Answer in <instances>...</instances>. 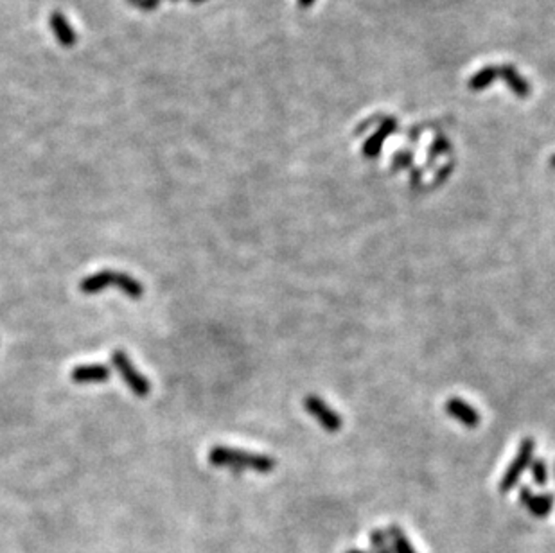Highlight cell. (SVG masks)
<instances>
[{
  "mask_svg": "<svg viewBox=\"0 0 555 553\" xmlns=\"http://www.w3.org/2000/svg\"><path fill=\"white\" fill-rule=\"evenodd\" d=\"M412 165V155L410 153H397L394 157V165H392V169L394 171H401V169H407Z\"/></svg>",
  "mask_w": 555,
  "mask_h": 553,
  "instance_id": "e0dca14e",
  "label": "cell"
},
{
  "mask_svg": "<svg viewBox=\"0 0 555 553\" xmlns=\"http://www.w3.org/2000/svg\"><path fill=\"white\" fill-rule=\"evenodd\" d=\"M193 4H201V2H205V0H190Z\"/></svg>",
  "mask_w": 555,
  "mask_h": 553,
  "instance_id": "603a6c76",
  "label": "cell"
},
{
  "mask_svg": "<svg viewBox=\"0 0 555 553\" xmlns=\"http://www.w3.org/2000/svg\"><path fill=\"white\" fill-rule=\"evenodd\" d=\"M498 78L507 83L509 88L512 90V94L519 99H529L532 94V86L529 81L521 78L518 68L512 65H499L498 67Z\"/></svg>",
  "mask_w": 555,
  "mask_h": 553,
  "instance_id": "30bf717a",
  "label": "cell"
},
{
  "mask_svg": "<svg viewBox=\"0 0 555 553\" xmlns=\"http://www.w3.org/2000/svg\"><path fill=\"white\" fill-rule=\"evenodd\" d=\"M374 553H394V552H392L390 546H383V548H380L377 552H374Z\"/></svg>",
  "mask_w": 555,
  "mask_h": 553,
  "instance_id": "44dd1931",
  "label": "cell"
},
{
  "mask_svg": "<svg viewBox=\"0 0 555 553\" xmlns=\"http://www.w3.org/2000/svg\"><path fill=\"white\" fill-rule=\"evenodd\" d=\"M494 79H498V67H494V65H487V67L480 68L474 76H471L467 86H469L473 92H480V90L489 88V86L494 83Z\"/></svg>",
  "mask_w": 555,
  "mask_h": 553,
  "instance_id": "7c38bea8",
  "label": "cell"
},
{
  "mask_svg": "<svg viewBox=\"0 0 555 553\" xmlns=\"http://www.w3.org/2000/svg\"><path fill=\"white\" fill-rule=\"evenodd\" d=\"M554 475H555V469H554Z\"/></svg>",
  "mask_w": 555,
  "mask_h": 553,
  "instance_id": "d4e9b609",
  "label": "cell"
},
{
  "mask_svg": "<svg viewBox=\"0 0 555 553\" xmlns=\"http://www.w3.org/2000/svg\"><path fill=\"white\" fill-rule=\"evenodd\" d=\"M128 2H130V4H133V6L138 4V0H128Z\"/></svg>",
  "mask_w": 555,
  "mask_h": 553,
  "instance_id": "cb8c5ba5",
  "label": "cell"
},
{
  "mask_svg": "<svg viewBox=\"0 0 555 553\" xmlns=\"http://www.w3.org/2000/svg\"><path fill=\"white\" fill-rule=\"evenodd\" d=\"M297 2L302 9H307L315 4V0H297Z\"/></svg>",
  "mask_w": 555,
  "mask_h": 553,
  "instance_id": "d6986e66",
  "label": "cell"
},
{
  "mask_svg": "<svg viewBox=\"0 0 555 553\" xmlns=\"http://www.w3.org/2000/svg\"><path fill=\"white\" fill-rule=\"evenodd\" d=\"M112 365L116 366V371L119 372L121 379L124 385L133 392V396L146 399L151 393V383L142 372L137 371V366L130 359V356L123 351V348H116L112 352Z\"/></svg>",
  "mask_w": 555,
  "mask_h": 553,
  "instance_id": "3957f363",
  "label": "cell"
},
{
  "mask_svg": "<svg viewBox=\"0 0 555 553\" xmlns=\"http://www.w3.org/2000/svg\"><path fill=\"white\" fill-rule=\"evenodd\" d=\"M530 469H532V480L536 485L544 487L548 483V467L546 462L544 460H536L530 464Z\"/></svg>",
  "mask_w": 555,
  "mask_h": 553,
  "instance_id": "5bb4252c",
  "label": "cell"
},
{
  "mask_svg": "<svg viewBox=\"0 0 555 553\" xmlns=\"http://www.w3.org/2000/svg\"><path fill=\"white\" fill-rule=\"evenodd\" d=\"M388 532L385 530H372L369 535V542H370V548L374 549V552H377L380 548H383V546H388Z\"/></svg>",
  "mask_w": 555,
  "mask_h": 553,
  "instance_id": "2e32d148",
  "label": "cell"
},
{
  "mask_svg": "<svg viewBox=\"0 0 555 553\" xmlns=\"http://www.w3.org/2000/svg\"><path fill=\"white\" fill-rule=\"evenodd\" d=\"M550 165H551V167H554V169H555V155H554V157H551V158H550Z\"/></svg>",
  "mask_w": 555,
  "mask_h": 553,
  "instance_id": "7402d4cb",
  "label": "cell"
},
{
  "mask_svg": "<svg viewBox=\"0 0 555 553\" xmlns=\"http://www.w3.org/2000/svg\"><path fill=\"white\" fill-rule=\"evenodd\" d=\"M397 130V120L394 117H387V119L381 120L380 130L376 131L374 135H370V138L363 144V157L365 158H376L377 155L381 153V148H383V143L390 137V133Z\"/></svg>",
  "mask_w": 555,
  "mask_h": 553,
  "instance_id": "9c48e42d",
  "label": "cell"
},
{
  "mask_svg": "<svg viewBox=\"0 0 555 553\" xmlns=\"http://www.w3.org/2000/svg\"><path fill=\"white\" fill-rule=\"evenodd\" d=\"M71 379L76 385H97L106 383L110 379V368L103 363H88V365H78L72 368Z\"/></svg>",
  "mask_w": 555,
  "mask_h": 553,
  "instance_id": "52a82bcc",
  "label": "cell"
},
{
  "mask_svg": "<svg viewBox=\"0 0 555 553\" xmlns=\"http://www.w3.org/2000/svg\"><path fill=\"white\" fill-rule=\"evenodd\" d=\"M421 175H422L421 169H414V171H412V185L417 187L419 183H421Z\"/></svg>",
  "mask_w": 555,
  "mask_h": 553,
  "instance_id": "ac0fdd59",
  "label": "cell"
},
{
  "mask_svg": "<svg viewBox=\"0 0 555 553\" xmlns=\"http://www.w3.org/2000/svg\"><path fill=\"white\" fill-rule=\"evenodd\" d=\"M519 501L526 507L532 516L536 517H546L554 509V494H534L530 487H521L519 490Z\"/></svg>",
  "mask_w": 555,
  "mask_h": 553,
  "instance_id": "ba28073f",
  "label": "cell"
},
{
  "mask_svg": "<svg viewBox=\"0 0 555 553\" xmlns=\"http://www.w3.org/2000/svg\"><path fill=\"white\" fill-rule=\"evenodd\" d=\"M108 288H117L131 300H141L144 296V284L130 273L117 272V269H101L79 282V291L83 295H97Z\"/></svg>",
  "mask_w": 555,
  "mask_h": 553,
  "instance_id": "7a4b0ae2",
  "label": "cell"
},
{
  "mask_svg": "<svg viewBox=\"0 0 555 553\" xmlns=\"http://www.w3.org/2000/svg\"><path fill=\"white\" fill-rule=\"evenodd\" d=\"M345 553H372V552H365V549H358V548H349Z\"/></svg>",
  "mask_w": 555,
  "mask_h": 553,
  "instance_id": "ffe728a7",
  "label": "cell"
},
{
  "mask_svg": "<svg viewBox=\"0 0 555 553\" xmlns=\"http://www.w3.org/2000/svg\"><path fill=\"white\" fill-rule=\"evenodd\" d=\"M444 410H446V413L449 415L451 419L459 420L462 426L469 428V430H474V428L480 426V413L464 399L451 397V399H447L446 404H444Z\"/></svg>",
  "mask_w": 555,
  "mask_h": 553,
  "instance_id": "8992f818",
  "label": "cell"
},
{
  "mask_svg": "<svg viewBox=\"0 0 555 553\" xmlns=\"http://www.w3.org/2000/svg\"><path fill=\"white\" fill-rule=\"evenodd\" d=\"M209 464L220 469H230V471H255L261 475H268L275 469L277 462L272 456L250 453L245 449L228 448V445H214L207 453Z\"/></svg>",
  "mask_w": 555,
  "mask_h": 553,
  "instance_id": "6da1fadb",
  "label": "cell"
},
{
  "mask_svg": "<svg viewBox=\"0 0 555 553\" xmlns=\"http://www.w3.org/2000/svg\"><path fill=\"white\" fill-rule=\"evenodd\" d=\"M304 410L317 420L322 430L329 431V433H336V431L342 430V417L318 396H307L304 399Z\"/></svg>",
  "mask_w": 555,
  "mask_h": 553,
  "instance_id": "5b68a950",
  "label": "cell"
},
{
  "mask_svg": "<svg viewBox=\"0 0 555 553\" xmlns=\"http://www.w3.org/2000/svg\"><path fill=\"white\" fill-rule=\"evenodd\" d=\"M449 150H451V144L447 143V138L442 137V135H439V137L435 138V143L432 144V148H429L428 162H433L439 155L449 153Z\"/></svg>",
  "mask_w": 555,
  "mask_h": 553,
  "instance_id": "9a60e30c",
  "label": "cell"
},
{
  "mask_svg": "<svg viewBox=\"0 0 555 553\" xmlns=\"http://www.w3.org/2000/svg\"><path fill=\"white\" fill-rule=\"evenodd\" d=\"M388 537L392 539V552L394 553H415V548L412 546V542L408 541L407 534L397 527V524H390L388 528Z\"/></svg>",
  "mask_w": 555,
  "mask_h": 553,
  "instance_id": "4fadbf2b",
  "label": "cell"
},
{
  "mask_svg": "<svg viewBox=\"0 0 555 553\" xmlns=\"http://www.w3.org/2000/svg\"><path fill=\"white\" fill-rule=\"evenodd\" d=\"M534 451H536V442H534V438L530 437L523 438L521 445H519L518 449V455H516V458L511 462V465L507 467L505 475L501 476V480H499V485H498L499 492L509 494L516 485H518L523 472H525L526 469L530 467V464L534 462Z\"/></svg>",
  "mask_w": 555,
  "mask_h": 553,
  "instance_id": "277c9868",
  "label": "cell"
},
{
  "mask_svg": "<svg viewBox=\"0 0 555 553\" xmlns=\"http://www.w3.org/2000/svg\"><path fill=\"white\" fill-rule=\"evenodd\" d=\"M49 24H51V29L54 31L58 41H60L63 47H72V45L78 41L76 31L72 29V26L68 24V20L65 19L63 13H60V11L51 13V16H49Z\"/></svg>",
  "mask_w": 555,
  "mask_h": 553,
  "instance_id": "8fae6325",
  "label": "cell"
}]
</instances>
